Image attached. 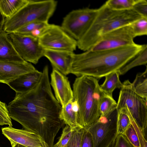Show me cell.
Wrapping results in <instances>:
<instances>
[{"instance_id": "5", "label": "cell", "mask_w": 147, "mask_h": 147, "mask_svg": "<svg viewBox=\"0 0 147 147\" xmlns=\"http://www.w3.org/2000/svg\"><path fill=\"white\" fill-rule=\"evenodd\" d=\"M57 3L54 0H28V3L14 15L5 19L3 30L10 34L31 22L48 23Z\"/></svg>"}, {"instance_id": "14", "label": "cell", "mask_w": 147, "mask_h": 147, "mask_svg": "<svg viewBox=\"0 0 147 147\" xmlns=\"http://www.w3.org/2000/svg\"><path fill=\"white\" fill-rule=\"evenodd\" d=\"M31 63L0 61V82L7 84L19 76L35 70Z\"/></svg>"}, {"instance_id": "26", "label": "cell", "mask_w": 147, "mask_h": 147, "mask_svg": "<svg viewBox=\"0 0 147 147\" xmlns=\"http://www.w3.org/2000/svg\"><path fill=\"white\" fill-rule=\"evenodd\" d=\"M130 25L135 37L147 35V18L142 17Z\"/></svg>"}, {"instance_id": "34", "label": "cell", "mask_w": 147, "mask_h": 147, "mask_svg": "<svg viewBox=\"0 0 147 147\" xmlns=\"http://www.w3.org/2000/svg\"><path fill=\"white\" fill-rule=\"evenodd\" d=\"M5 17L0 10V32L2 31L3 28L5 19Z\"/></svg>"}, {"instance_id": "1", "label": "cell", "mask_w": 147, "mask_h": 147, "mask_svg": "<svg viewBox=\"0 0 147 147\" xmlns=\"http://www.w3.org/2000/svg\"><path fill=\"white\" fill-rule=\"evenodd\" d=\"M42 72L34 89L16 93L7 106L11 119L25 129L39 135L49 147H52L56 135L65 124L60 117L62 107L52 91L47 65Z\"/></svg>"}, {"instance_id": "8", "label": "cell", "mask_w": 147, "mask_h": 147, "mask_svg": "<svg viewBox=\"0 0 147 147\" xmlns=\"http://www.w3.org/2000/svg\"><path fill=\"white\" fill-rule=\"evenodd\" d=\"M98 11L97 9L85 8L73 10L63 18L61 27L77 41L88 30Z\"/></svg>"}, {"instance_id": "31", "label": "cell", "mask_w": 147, "mask_h": 147, "mask_svg": "<svg viewBox=\"0 0 147 147\" xmlns=\"http://www.w3.org/2000/svg\"><path fill=\"white\" fill-rule=\"evenodd\" d=\"M0 117L7 123L9 126H12L11 119L10 118L6 104L0 101Z\"/></svg>"}, {"instance_id": "17", "label": "cell", "mask_w": 147, "mask_h": 147, "mask_svg": "<svg viewBox=\"0 0 147 147\" xmlns=\"http://www.w3.org/2000/svg\"><path fill=\"white\" fill-rule=\"evenodd\" d=\"M8 34L3 30L0 32V61L24 62L15 49Z\"/></svg>"}, {"instance_id": "19", "label": "cell", "mask_w": 147, "mask_h": 147, "mask_svg": "<svg viewBox=\"0 0 147 147\" xmlns=\"http://www.w3.org/2000/svg\"><path fill=\"white\" fill-rule=\"evenodd\" d=\"M119 71L112 72L105 76L104 82L100 85L101 91L105 94L113 98V94L114 90L117 88L121 89L123 83L120 81Z\"/></svg>"}, {"instance_id": "30", "label": "cell", "mask_w": 147, "mask_h": 147, "mask_svg": "<svg viewBox=\"0 0 147 147\" xmlns=\"http://www.w3.org/2000/svg\"><path fill=\"white\" fill-rule=\"evenodd\" d=\"M132 9L142 17L147 18V1L136 0Z\"/></svg>"}, {"instance_id": "16", "label": "cell", "mask_w": 147, "mask_h": 147, "mask_svg": "<svg viewBox=\"0 0 147 147\" xmlns=\"http://www.w3.org/2000/svg\"><path fill=\"white\" fill-rule=\"evenodd\" d=\"M42 72L37 69L19 76L8 85L16 93H23L34 89L39 82Z\"/></svg>"}, {"instance_id": "35", "label": "cell", "mask_w": 147, "mask_h": 147, "mask_svg": "<svg viewBox=\"0 0 147 147\" xmlns=\"http://www.w3.org/2000/svg\"><path fill=\"white\" fill-rule=\"evenodd\" d=\"M12 147H26L17 143L11 142Z\"/></svg>"}, {"instance_id": "24", "label": "cell", "mask_w": 147, "mask_h": 147, "mask_svg": "<svg viewBox=\"0 0 147 147\" xmlns=\"http://www.w3.org/2000/svg\"><path fill=\"white\" fill-rule=\"evenodd\" d=\"M136 0H109L105 3L113 10L122 11L132 9Z\"/></svg>"}, {"instance_id": "13", "label": "cell", "mask_w": 147, "mask_h": 147, "mask_svg": "<svg viewBox=\"0 0 147 147\" xmlns=\"http://www.w3.org/2000/svg\"><path fill=\"white\" fill-rule=\"evenodd\" d=\"M51 79L50 84L54 91L55 97L62 107L74 100L73 90L65 75L53 68Z\"/></svg>"}, {"instance_id": "28", "label": "cell", "mask_w": 147, "mask_h": 147, "mask_svg": "<svg viewBox=\"0 0 147 147\" xmlns=\"http://www.w3.org/2000/svg\"><path fill=\"white\" fill-rule=\"evenodd\" d=\"M84 130V127H79L74 130L65 147H81Z\"/></svg>"}, {"instance_id": "32", "label": "cell", "mask_w": 147, "mask_h": 147, "mask_svg": "<svg viewBox=\"0 0 147 147\" xmlns=\"http://www.w3.org/2000/svg\"><path fill=\"white\" fill-rule=\"evenodd\" d=\"M114 147H134L124 134H118L115 140Z\"/></svg>"}, {"instance_id": "22", "label": "cell", "mask_w": 147, "mask_h": 147, "mask_svg": "<svg viewBox=\"0 0 147 147\" xmlns=\"http://www.w3.org/2000/svg\"><path fill=\"white\" fill-rule=\"evenodd\" d=\"M131 85L135 92L141 97L147 99V67L143 72L138 74Z\"/></svg>"}, {"instance_id": "11", "label": "cell", "mask_w": 147, "mask_h": 147, "mask_svg": "<svg viewBox=\"0 0 147 147\" xmlns=\"http://www.w3.org/2000/svg\"><path fill=\"white\" fill-rule=\"evenodd\" d=\"M130 24L117 28L103 36L89 50L113 49L134 45L135 38Z\"/></svg>"}, {"instance_id": "7", "label": "cell", "mask_w": 147, "mask_h": 147, "mask_svg": "<svg viewBox=\"0 0 147 147\" xmlns=\"http://www.w3.org/2000/svg\"><path fill=\"white\" fill-rule=\"evenodd\" d=\"M117 108L105 115L100 116L94 123L85 128L91 134L94 147H110L117 136Z\"/></svg>"}, {"instance_id": "2", "label": "cell", "mask_w": 147, "mask_h": 147, "mask_svg": "<svg viewBox=\"0 0 147 147\" xmlns=\"http://www.w3.org/2000/svg\"><path fill=\"white\" fill-rule=\"evenodd\" d=\"M145 45H134L116 49L74 54L70 74L97 79L118 71L133 58Z\"/></svg>"}, {"instance_id": "25", "label": "cell", "mask_w": 147, "mask_h": 147, "mask_svg": "<svg viewBox=\"0 0 147 147\" xmlns=\"http://www.w3.org/2000/svg\"><path fill=\"white\" fill-rule=\"evenodd\" d=\"M131 123L130 119L127 113L123 109L118 111L117 122V135L123 134Z\"/></svg>"}, {"instance_id": "18", "label": "cell", "mask_w": 147, "mask_h": 147, "mask_svg": "<svg viewBox=\"0 0 147 147\" xmlns=\"http://www.w3.org/2000/svg\"><path fill=\"white\" fill-rule=\"evenodd\" d=\"M78 107L76 102L72 100L62 107L60 118L65 124L73 130L81 127L78 123Z\"/></svg>"}, {"instance_id": "15", "label": "cell", "mask_w": 147, "mask_h": 147, "mask_svg": "<svg viewBox=\"0 0 147 147\" xmlns=\"http://www.w3.org/2000/svg\"><path fill=\"white\" fill-rule=\"evenodd\" d=\"M74 54L66 51L45 49L44 56L50 61L53 68L66 76L70 74Z\"/></svg>"}, {"instance_id": "10", "label": "cell", "mask_w": 147, "mask_h": 147, "mask_svg": "<svg viewBox=\"0 0 147 147\" xmlns=\"http://www.w3.org/2000/svg\"><path fill=\"white\" fill-rule=\"evenodd\" d=\"M9 37L16 51L24 61L36 64L44 56V49L38 38L30 35L13 33Z\"/></svg>"}, {"instance_id": "4", "label": "cell", "mask_w": 147, "mask_h": 147, "mask_svg": "<svg viewBox=\"0 0 147 147\" xmlns=\"http://www.w3.org/2000/svg\"><path fill=\"white\" fill-rule=\"evenodd\" d=\"M74 100L78 107V123L86 128L96 122L100 115L99 110L100 99L104 93L97 79L83 76L77 77L73 84Z\"/></svg>"}, {"instance_id": "9", "label": "cell", "mask_w": 147, "mask_h": 147, "mask_svg": "<svg viewBox=\"0 0 147 147\" xmlns=\"http://www.w3.org/2000/svg\"><path fill=\"white\" fill-rule=\"evenodd\" d=\"M44 49L74 52L77 47V41L71 37L61 26L49 24L38 38Z\"/></svg>"}, {"instance_id": "6", "label": "cell", "mask_w": 147, "mask_h": 147, "mask_svg": "<svg viewBox=\"0 0 147 147\" xmlns=\"http://www.w3.org/2000/svg\"><path fill=\"white\" fill-rule=\"evenodd\" d=\"M117 109L124 110L131 121L134 122L145 134L147 127V99L137 94L129 80L123 83L121 88Z\"/></svg>"}, {"instance_id": "36", "label": "cell", "mask_w": 147, "mask_h": 147, "mask_svg": "<svg viewBox=\"0 0 147 147\" xmlns=\"http://www.w3.org/2000/svg\"><path fill=\"white\" fill-rule=\"evenodd\" d=\"M7 125V123L0 117V125Z\"/></svg>"}, {"instance_id": "21", "label": "cell", "mask_w": 147, "mask_h": 147, "mask_svg": "<svg viewBox=\"0 0 147 147\" xmlns=\"http://www.w3.org/2000/svg\"><path fill=\"white\" fill-rule=\"evenodd\" d=\"M147 63V45L129 61L119 70L120 75H123L130 69L136 66L146 65Z\"/></svg>"}, {"instance_id": "27", "label": "cell", "mask_w": 147, "mask_h": 147, "mask_svg": "<svg viewBox=\"0 0 147 147\" xmlns=\"http://www.w3.org/2000/svg\"><path fill=\"white\" fill-rule=\"evenodd\" d=\"M48 24V23L40 22H31L22 26L14 33L23 34L31 35L33 31L37 29L44 28Z\"/></svg>"}, {"instance_id": "20", "label": "cell", "mask_w": 147, "mask_h": 147, "mask_svg": "<svg viewBox=\"0 0 147 147\" xmlns=\"http://www.w3.org/2000/svg\"><path fill=\"white\" fill-rule=\"evenodd\" d=\"M28 2V0H0V10L5 17L9 18Z\"/></svg>"}, {"instance_id": "37", "label": "cell", "mask_w": 147, "mask_h": 147, "mask_svg": "<svg viewBox=\"0 0 147 147\" xmlns=\"http://www.w3.org/2000/svg\"></svg>"}, {"instance_id": "29", "label": "cell", "mask_w": 147, "mask_h": 147, "mask_svg": "<svg viewBox=\"0 0 147 147\" xmlns=\"http://www.w3.org/2000/svg\"><path fill=\"white\" fill-rule=\"evenodd\" d=\"M74 130L72 129L69 126L66 125L65 126L63 130L62 134L59 141L52 147H65Z\"/></svg>"}, {"instance_id": "33", "label": "cell", "mask_w": 147, "mask_h": 147, "mask_svg": "<svg viewBox=\"0 0 147 147\" xmlns=\"http://www.w3.org/2000/svg\"><path fill=\"white\" fill-rule=\"evenodd\" d=\"M82 136L81 147H94L92 136L90 133L85 128Z\"/></svg>"}, {"instance_id": "3", "label": "cell", "mask_w": 147, "mask_h": 147, "mask_svg": "<svg viewBox=\"0 0 147 147\" xmlns=\"http://www.w3.org/2000/svg\"><path fill=\"white\" fill-rule=\"evenodd\" d=\"M98 9L97 13L91 26L77 41V47L84 51L90 49L105 34L117 28L129 25L142 17L132 9L114 10L105 3Z\"/></svg>"}, {"instance_id": "23", "label": "cell", "mask_w": 147, "mask_h": 147, "mask_svg": "<svg viewBox=\"0 0 147 147\" xmlns=\"http://www.w3.org/2000/svg\"><path fill=\"white\" fill-rule=\"evenodd\" d=\"M117 105L113 98L104 94L99 102V110L100 116L105 115L112 111L117 108Z\"/></svg>"}, {"instance_id": "12", "label": "cell", "mask_w": 147, "mask_h": 147, "mask_svg": "<svg viewBox=\"0 0 147 147\" xmlns=\"http://www.w3.org/2000/svg\"><path fill=\"white\" fill-rule=\"evenodd\" d=\"M2 133L11 142L26 147H49L39 135L25 129H17L9 126L1 129Z\"/></svg>"}]
</instances>
